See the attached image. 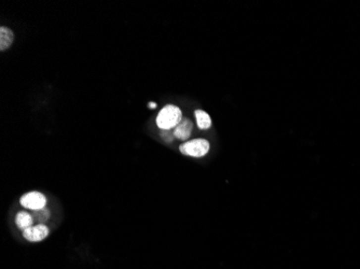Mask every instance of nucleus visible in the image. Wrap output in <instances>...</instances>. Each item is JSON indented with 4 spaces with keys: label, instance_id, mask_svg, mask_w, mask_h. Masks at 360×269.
I'll return each instance as SVG.
<instances>
[{
    "label": "nucleus",
    "instance_id": "11",
    "mask_svg": "<svg viewBox=\"0 0 360 269\" xmlns=\"http://www.w3.org/2000/svg\"><path fill=\"white\" fill-rule=\"evenodd\" d=\"M156 106H157V105H156L155 102H149V103H148V107H149L150 109H155V108H156Z\"/></svg>",
    "mask_w": 360,
    "mask_h": 269
},
{
    "label": "nucleus",
    "instance_id": "4",
    "mask_svg": "<svg viewBox=\"0 0 360 269\" xmlns=\"http://www.w3.org/2000/svg\"><path fill=\"white\" fill-rule=\"evenodd\" d=\"M49 234H50V229H49L46 224L33 225L25 230H23L24 239H26L29 242H39L45 240Z\"/></svg>",
    "mask_w": 360,
    "mask_h": 269
},
{
    "label": "nucleus",
    "instance_id": "9",
    "mask_svg": "<svg viewBox=\"0 0 360 269\" xmlns=\"http://www.w3.org/2000/svg\"><path fill=\"white\" fill-rule=\"evenodd\" d=\"M33 218L38 224H46L51 218V211L47 207L44 209L33 211Z\"/></svg>",
    "mask_w": 360,
    "mask_h": 269
},
{
    "label": "nucleus",
    "instance_id": "10",
    "mask_svg": "<svg viewBox=\"0 0 360 269\" xmlns=\"http://www.w3.org/2000/svg\"><path fill=\"white\" fill-rule=\"evenodd\" d=\"M160 136L164 140V141L167 142V143L173 142L174 139H175L173 130L172 131H161L160 132Z\"/></svg>",
    "mask_w": 360,
    "mask_h": 269
},
{
    "label": "nucleus",
    "instance_id": "8",
    "mask_svg": "<svg viewBox=\"0 0 360 269\" xmlns=\"http://www.w3.org/2000/svg\"><path fill=\"white\" fill-rule=\"evenodd\" d=\"M194 117L197 120V125L200 130H208L211 127V119L209 114L203 110H195Z\"/></svg>",
    "mask_w": 360,
    "mask_h": 269
},
{
    "label": "nucleus",
    "instance_id": "1",
    "mask_svg": "<svg viewBox=\"0 0 360 269\" xmlns=\"http://www.w3.org/2000/svg\"><path fill=\"white\" fill-rule=\"evenodd\" d=\"M182 118V112L179 107L175 105H166L163 107L156 117V125L161 131H172L178 125Z\"/></svg>",
    "mask_w": 360,
    "mask_h": 269
},
{
    "label": "nucleus",
    "instance_id": "6",
    "mask_svg": "<svg viewBox=\"0 0 360 269\" xmlns=\"http://www.w3.org/2000/svg\"><path fill=\"white\" fill-rule=\"evenodd\" d=\"M14 41V34L9 27H0V50L5 51L12 45Z\"/></svg>",
    "mask_w": 360,
    "mask_h": 269
},
{
    "label": "nucleus",
    "instance_id": "3",
    "mask_svg": "<svg viewBox=\"0 0 360 269\" xmlns=\"http://www.w3.org/2000/svg\"><path fill=\"white\" fill-rule=\"evenodd\" d=\"M20 204L23 208H25V209L37 211L46 208L47 198L42 193L33 191L24 194L20 199Z\"/></svg>",
    "mask_w": 360,
    "mask_h": 269
},
{
    "label": "nucleus",
    "instance_id": "7",
    "mask_svg": "<svg viewBox=\"0 0 360 269\" xmlns=\"http://www.w3.org/2000/svg\"><path fill=\"white\" fill-rule=\"evenodd\" d=\"M14 222H15V224L17 226V228L22 229V230H25L26 228H28V227H30V226L34 225L35 220L33 218V215H30V213H28L26 211H20L15 216Z\"/></svg>",
    "mask_w": 360,
    "mask_h": 269
},
{
    "label": "nucleus",
    "instance_id": "2",
    "mask_svg": "<svg viewBox=\"0 0 360 269\" xmlns=\"http://www.w3.org/2000/svg\"><path fill=\"white\" fill-rule=\"evenodd\" d=\"M209 149H210L209 142L207 141L206 139L202 138L189 140V141H186L179 146V150L182 154L195 158L205 156L207 153L209 152Z\"/></svg>",
    "mask_w": 360,
    "mask_h": 269
},
{
    "label": "nucleus",
    "instance_id": "5",
    "mask_svg": "<svg viewBox=\"0 0 360 269\" xmlns=\"http://www.w3.org/2000/svg\"><path fill=\"white\" fill-rule=\"evenodd\" d=\"M192 131H193V122L188 118L182 119L180 123L173 130L175 138L182 140V141H188V139L191 137Z\"/></svg>",
    "mask_w": 360,
    "mask_h": 269
}]
</instances>
